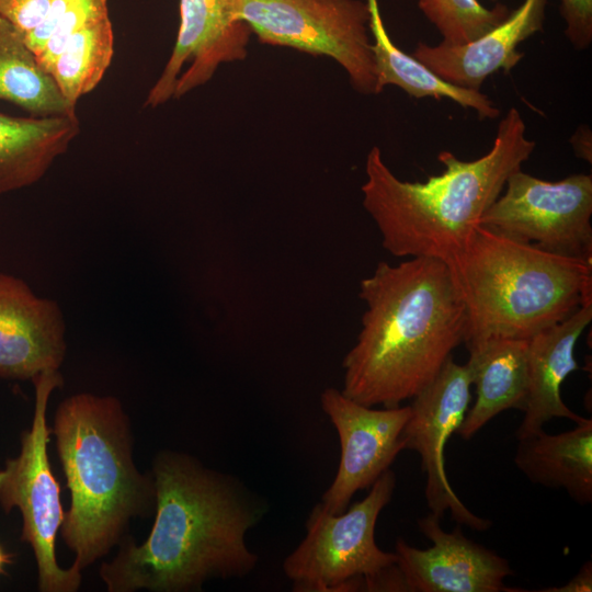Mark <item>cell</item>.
I'll use <instances>...</instances> for the list:
<instances>
[{
	"mask_svg": "<svg viewBox=\"0 0 592 592\" xmlns=\"http://www.w3.org/2000/svg\"><path fill=\"white\" fill-rule=\"evenodd\" d=\"M366 310L356 343L344 356L342 394L373 407H398L439 374L464 343L466 310L452 269L415 257L379 262L360 282Z\"/></svg>",
	"mask_w": 592,
	"mask_h": 592,
	"instance_id": "7a4b0ae2",
	"label": "cell"
},
{
	"mask_svg": "<svg viewBox=\"0 0 592 592\" xmlns=\"http://www.w3.org/2000/svg\"><path fill=\"white\" fill-rule=\"evenodd\" d=\"M430 512L419 519L420 532L432 542L426 549L399 538L395 553L406 590L412 592H511L504 578L512 576L509 561L465 537L458 524L451 533Z\"/></svg>",
	"mask_w": 592,
	"mask_h": 592,
	"instance_id": "5bb4252c",
	"label": "cell"
},
{
	"mask_svg": "<svg viewBox=\"0 0 592 592\" xmlns=\"http://www.w3.org/2000/svg\"><path fill=\"white\" fill-rule=\"evenodd\" d=\"M491 1H497V0H491Z\"/></svg>",
	"mask_w": 592,
	"mask_h": 592,
	"instance_id": "83f0119b",
	"label": "cell"
},
{
	"mask_svg": "<svg viewBox=\"0 0 592 592\" xmlns=\"http://www.w3.org/2000/svg\"><path fill=\"white\" fill-rule=\"evenodd\" d=\"M155 522L136 545L125 538L100 577L109 592L200 591L213 579H240L258 563L246 535L266 506L235 477L193 457L162 452L153 462Z\"/></svg>",
	"mask_w": 592,
	"mask_h": 592,
	"instance_id": "6da1fadb",
	"label": "cell"
},
{
	"mask_svg": "<svg viewBox=\"0 0 592 592\" xmlns=\"http://www.w3.org/2000/svg\"><path fill=\"white\" fill-rule=\"evenodd\" d=\"M0 101L33 116L76 114L53 77L41 66L19 32L0 16Z\"/></svg>",
	"mask_w": 592,
	"mask_h": 592,
	"instance_id": "7402d4cb",
	"label": "cell"
},
{
	"mask_svg": "<svg viewBox=\"0 0 592 592\" xmlns=\"http://www.w3.org/2000/svg\"><path fill=\"white\" fill-rule=\"evenodd\" d=\"M570 143L573 147L577 157L591 163L592 161V135L589 126H580L577 128Z\"/></svg>",
	"mask_w": 592,
	"mask_h": 592,
	"instance_id": "484cf974",
	"label": "cell"
},
{
	"mask_svg": "<svg viewBox=\"0 0 592 592\" xmlns=\"http://www.w3.org/2000/svg\"><path fill=\"white\" fill-rule=\"evenodd\" d=\"M559 12L565 21V34L576 49L592 43V0H559Z\"/></svg>",
	"mask_w": 592,
	"mask_h": 592,
	"instance_id": "cb8c5ba5",
	"label": "cell"
},
{
	"mask_svg": "<svg viewBox=\"0 0 592 592\" xmlns=\"http://www.w3.org/2000/svg\"><path fill=\"white\" fill-rule=\"evenodd\" d=\"M466 363L476 400L457 432L470 440L491 419L508 409L524 411L527 400L528 340L488 338L466 344Z\"/></svg>",
	"mask_w": 592,
	"mask_h": 592,
	"instance_id": "ac0fdd59",
	"label": "cell"
},
{
	"mask_svg": "<svg viewBox=\"0 0 592 592\" xmlns=\"http://www.w3.org/2000/svg\"><path fill=\"white\" fill-rule=\"evenodd\" d=\"M546 7L547 0H524L503 22L471 42L435 46L419 42L411 55L443 80L480 91L488 77L509 72L520 62L524 54L517 47L543 31Z\"/></svg>",
	"mask_w": 592,
	"mask_h": 592,
	"instance_id": "2e32d148",
	"label": "cell"
},
{
	"mask_svg": "<svg viewBox=\"0 0 592 592\" xmlns=\"http://www.w3.org/2000/svg\"><path fill=\"white\" fill-rule=\"evenodd\" d=\"M35 388L32 425L21 435V449L0 470V506L4 512L18 509L22 515L21 540L34 553L41 592H75L81 572L71 566L61 568L56 558V537L65 511L60 486L49 463L47 445L52 429L46 411L52 391L62 385L58 371H45L31 379Z\"/></svg>",
	"mask_w": 592,
	"mask_h": 592,
	"instance_id": "52a82bcc",
	"label": "cell"
},
{
	"mask_svg": "<svg viewBox=\"0 0 592 592\" xmlns=\"http://www.w3.org/2000/svg\"><path fill=\"white\" fill-rule=\"evenodd\" d=\"M516 467L535 485L562 488L581 505L592 502V420L559 434L544 430L517 440Z\"/></svg>",
	"mask_w": 592,
	"mask_h": 592,
	"instance_id": "ffe728a7",
	"label": "cell"
},
{
	"mask_svg": "<svg viewBox=\"0 0 592 592\" xmlns=\"http://www.w3.org/2000/svg\"><path fill=\"white\" fill-rule=\"evenodd\" d=\"M21 37L76 105L99 86L114 54L107 0H47Z\"/></svg>",
	"mask_w": 592,
	"mask_h": 592,
	"instance_id": "30bf717a",
	"label": "cell"
},
{
	"mask_svg": "<svg viewBox=\"0 0 592 592\" xmlns=\"http://www.w3.org/2000/svg\"><path fill=\"white\" fill-rule=\"evenodd\" d=\"M471 379L467 365L448 357L435 378L412 398L410 417L402 430L403 449L415 451L426 476L425 498L431 513L443 517L449 510L459 525L475 531L491 527L490 520L467 509L449 485L444 449L457 432L470 401Z\"/></svg>",
	"mask_w": 592,
	"mask_h": 592,
	"instance_id": "8fae6325",
	"label": "cell"
},
{
	"mask_svg": "<svg viewBox=\"0 0 592 592\" xmlns=\"http://www.w3.org/2000/svg\"><path fill=\"white\" fill-rule=\"evenodd\" d=\"M66 326L55 300L38 297L21 278L0 272V377L32 379L58 371Z\"/></svg>",
	"mask_w": 592,
	"mask_h": 592,
	"instance_id": "9a60e30c",
	"label": "cell"
},
{
	"mask_svg": "<svg viewBox=\"0 0 592 592\" xmlns=\"http://www.w3.org/2000/svg\"><path fill=\"white\" fill-rule=\"evenodd\" d=\"M452 271L466 310L465 344L530 340L592 304V261L551 253L482 225Z\"/></svg>",
	"mask_w": 592,
	"mask_h": 592,
	"instance_id": "5b68a950",
	"label": "cell"
},
{
	"mask_svg": "<svg viewBox=\"0 0 592 592\" xmlns=\"http://www.w3.org/2000/svg\"><path fill=\"white\" fill-rule=\"evenodd\" d=\"M366 2L371 14L369 32L373 36L372 52L378 93L387 86H396L417 99L447 98L463 107L474 110L480 119L499 116L500 110L488 95L443 80L412 55L397 47L383 22L378 0Z\"/></svg>",
	"mask_w": 592,
	"mask_h": 592,
	"instance_id": "44dd1931",
	"label": "cell"
},
{
	"mask_svg": "<svg viewBox=\"0 0 592 592\" xmlns=\"http://www.w3.org/2000/svg\"><path fill=\"white\" fill-rule=\"evenodd\" d=\"M542 592H591L592 591V563L587 561L580 570L566 584L542 589Z\"/></svg>",
	"mask_w": 592,
	"mask_h": 592,
	"instance_id": "d4e9b609",
	"label": "cell"
},
{
	"mask_svg": "<svg viewBox=\"0 0 592 592\" xmlns=\"http://www.w3.org/2000/svg\"><path fill=\"white\" fill-rule=\"evenodd\" d=\"M591 319L592 304L583 305L528 340L527 400L524 417L515 432L516 440L540 432L544 424L554 418H567L574 423L583 420L565 405L561 385L579 369L574 348Z\"/></svg>",
	"mask_w": 592,
	"mask_h": 592,
	"instance_id": "e0dca14e",
	"label": "cell"
},
{
	"mask_svg": "<svg viewBox=\"0 0 592 592\" xmlns=\"http://www.w3.org/2000/svg\"><path fill=\"white\" fill-rule=\"evenodd\" d=\"M535 146L526 137V125L515 107L501 118L486 155L465 161L443 150L437 155L443 172L423 182L398 179L374 146L365 161L363 207L391 255L434 258L452 269L483 213L502 193L508 178L530 159Z\"/></svg>",
	"mask_w": 592,
	"mask_h": 592,
	"instance_id": "3957f363",
	"label": "cell"
},
{
	"mask_svg": "<svg viewBox=\"0 0 592 592\" xmlns=\"http://www.w3.org/2000/svg\"><path fill=\"white\" fill-rule=\"evenodd\" d=\"M320 403L341 444L337 475L320 503L327 512L340 514L355 492L371 487L403 451L401 434L411 409H372L332 387L321 392Z\"/></svg>",
	"mask_w": 592,
	"mask_h": 592,
	"instance_id": "4fadbf2b",
	"label": "cell"
},
{
	"mask_svg": "<svg viewBox=\"0 0 592 592\" xmlns=\"http://www.w3.org/2000/svg\"><path fill=\"white\" fill-rule=\"evenodd\" d=\"M592 175L551 182L514 171L480 225L551 253L592 261Z\"/></svg>",
	"mask_w": 592,
	"mask_h": 592,
	"instance_id": "9c48e42d",
	"label": "cell"
},
{
	"mask_svg": "<svg viewBox=\"0 0 592 592\" xmlns=\"http://www.w3.org/2000/svg\"><path fill=\"white\" fill-rule=\"evenodd\" d=\"M52 433L70 491L60 535L81 572L118 543L132 517L152 512L155 482L133 462L128 418L115 397L67 398Z\"/></svg>",
	"mask_w": 592,
	"mask_h": 592,
	"instance_id": "277c9868",
	"label": "cell"
},
{
	"mask_svg": "<svg viewBox=\"0 0 592 592\" xmlns=\"http://www.w3.org/2000/svg\"><path fill=\"white\" fill-rule=\"evenodd\" d=\"M240 0H180L172 53L145 106L157 107L207 83L218 67L243 60L251 30L239 14Z\"/></svg>",
	"mask_w": 592,
	"mask_h": 592,
	"instance_id": "7c38bea8",
	"label": "cell"
},
{
	"mask_svg": "<svg viewBox=\"0 0 592 592\" xmlns=\"http://www.w3.org/2000/svg\"><path fill=\"white\" fill-rule=\"evenodd\" d=\"M79 132L77 114L23 117L0 112V195L38 182Z\"/></svg>",
	"mask_w": 592,
	"mask_h": 592,
	"instance_id": "d6986e66",
	"label": "cell"
},
{
	"mask_svg": "<svg viewBox=\"0 0 592 592\" xmlns=\"http://www.w3.org/2000/svg\"><path fill=\"white\" fill-rule=\"evenodd\" d=\"M12 562V555L4 550L0 545V574L4 572L8 565Z\"/></svg>",
	"mask_w": 592,
	"mask_h": 592,
	"instance_id": "4316f807",
	"label": "cell"
},
{
	"mask_svg": "<svg viewBox=\"0 0 592 592\" xmlns=\"http://www.w3.org/2000/svg\"><path fill=\"white\" fill-rule=\"evenodd\" d=\"M426 20L442 36V43L471 42L503 22L511 13L504 4L485 7L479 0H417Z\"/></svg>",
	"mask_w": 592,
	"mask_h": 592,
	"instance_id": "603a6c76",
	"label": "cell"
},
{
	"mask_svg": "<svg viewBox=\"0 0 592 592\" xmlns=\"http://www.w3.org/2000/svg\"><path fill=\"white\" fill-rule=\"evenodd\" d=\"M395 488L389 468L362 501L342 513L331 514L321 503L312 509L306 537L283 563L295 591H406L396 553L382 550L375 542L378 515Z\"/></svg>",
	"mask_w": 592,
	"mask_h": 592,
	"instance_id": "8992f818",
	"label": "cell"
},
{
	"mask_svg": "<svg viewBox=\"0 0 592 592\" xmlns=\"http://www.w3.org/2000/svg\"><path fill=\"white\" fill-rule=\"evenodd\" d=\"M259 42L335 60L361 94H378L369 9L362 0H240Z\"/></svg>",
	"mask_w": 592,
	"mask_h": 592,
	"instance_id": "ba28073f",
	"label": "cell"
}]
</instances>
